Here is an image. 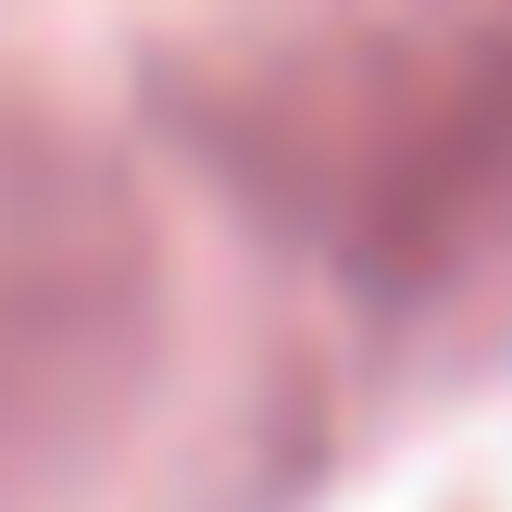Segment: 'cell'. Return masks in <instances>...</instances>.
Returning a JSON list of instances; mask_svg holds the SVG:
<instances>
[{
	"instance_id": "cell-1",
	"label": "cell",
	"mask_w": 512,
	"mask_h": 512,
	"mask_svg": "<svg viewBox=\"0 0 512 512\" xmlns=\"http://www.w3.org/2000/svg\"><path fill=\"white\" fill-rule=\"evenodd\" d=\"M188 150L350 288H438L512 213V25L375 13L163 63Z\"/></svg>"
},
{
	"instance_id": "cell-2",
	"label": "cell",
	"mask_w": 512,
	"mask_h": 512,
	"mask_svg": "<svg viewBox=\"0 0 512 512\" xmlns=\"http://www.w3.org/2000/svg\"><path fill=\"white\" fill-rule=\"evenodd\" d=\"M150 338V238L113 163L63 125L0 113V463H38L75 413L138 375Z\"/></svg>"
}]
</instances>
